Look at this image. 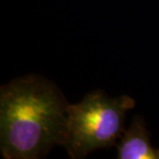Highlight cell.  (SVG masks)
I'll list each match as a JSON object with an SVG mask.
<instances>
[{"instance_id":"6da1fadb","label":"cell","mask_w":159,"mask_h":159,"mask_svg":"<svg viewBox=\"0 0 159 159\" xmlns=\"http://www.w3.org/2000/svg\"><path fill=\"white\" fill-rule=\"evenodd\" d=\"M69 103L55 83L28 75L0 88V150L5 159L46 157L64 146Z\"/></svg>"},{"instance_id":"7a4b0ae2","label":"cell","mask_w":159,"mask_h":159,"mask_svg":"<svg viewBox=\"0 0 159 159\" xmlns=\"http://www.w3.org/2000/svg\"><path fill=\"white\" fill-rule=\"evenodd\" d=\"M135 107L128 95L110 97L96 90L79 103L69 104L64 147L69 157L81 159L98 149L117 146L124 129L125 115Z\"/></svg>"},{"instance_id":"3957f363","label":"cell","mask_w":159,"mask_h":159,"mask_svg":"<svg viewBox=\"0 0 159 159\" xmlns=\"http://www.w3.org/2000/svg\"><path fill=\"white\" fill-rule=\"evenodd\" d=\"M118 159H159V148L150 142V132L143 117L134 116L117 144Z\"/></svg>"}]
</instances>
